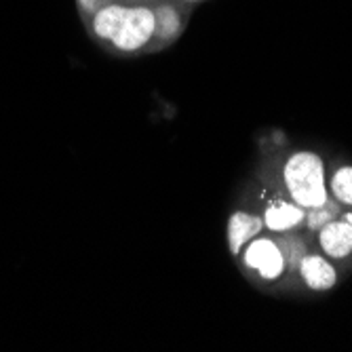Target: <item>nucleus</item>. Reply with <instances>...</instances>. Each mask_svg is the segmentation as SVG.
I'll return each instance as SVG.
<instances>
[{"instance_id": "obj_14", "label": "nucleus", "mask_w": 352, "mask_h": 352, "mask_svg": "<svg viewBox=\"0 0 352 352\" xmlns=\"http://www.w3.org/2000/svg\"><path fill=\"white\" fill-rule=\"evenodd\" d=\"M342 217L350 223V226H352V209H344V213H342Z\"/></svg>"}, {"instance_id": "obj_1", "label": "nucleus", "mask_w": 352, "mask_h": 352, "mask_svg": "<svg viewBox=\"0 0 352 352\" xmlns=\"http://www.w3.org/2000/svg\"><path fill=\"white\" fill-rule=\"evenodd\" d=\"M280 190L304 209H314L329 199L327 163L312 150H294L278 165Z\"/></svg>"}, {"instance_id": "obj_11", "label": "nucleus", "mask_w": 352, "mask_h": 352, "mask_svg": "<svg viewBox=\"0 0 352 352\" xmlns=\"http://www.w3.org/2000/svg\"><path fill=\"white\" fill-rule=\"evenodd\" d=\"M280 249H283V255H285V262H287V270H289V276H294L300 260L304 258V255L312 249L310 247V241L306 234L304 236V230H294V232H283V234H274Z\"/></svg>"}, {"instance_id": "obj_15", "label": "nucleus", "mask_w": 352, "mask_h": 352, "mask_svg": "<svg viewBox=\"0 0 352 352\" xmlns=\"http://www.w3.org/2000/svg\"><path fill=\"white\" fill-rule=\"evenodd\" d=\"M179 3H184V5H188V7H192V5H199V3H205V0H179Z\"/></svg>"}, {"instance_id": "obj_12", "label": "nucleus", "mask_w": 352, "mask_h": 352, "mask_svg": "<svg viewBox=\"0 0 352 352\" xmlns=\"http://www.w3.org/2000/svg\"><path fill=\"white\" fill-rule=\"evenodd\" d=\"M342 213H344V207L329 197L323 205H318L314 209H306V219H304V226L302 228H304L306 234L312 236L318 228H323L325 223H329L331 219L342 217Z\"/></svg>"}, {"instance_id": "obj_10", "label": "nucleus", "mask_w": 352, "mask_h": 352, "mask_svg": "<svg viewBox=\"0 0 352 352\" xmlns=\"http://www.w3.org/2000/svg\"><path fill=\"white\" fill-rule=\"evenodd\" d=\"M329 197L344 209H352V163H336L327 171Z\"/></svg>"}, {"instance_id": "obj_2", "label": "nucleus", "mask_w": 352, "mask_h": 352, "mask_svg": "<svg viewBox=\"0 0 352 352\" xmlns=\"http://www.w3.org/2000/svg\"><path fill=\"white\" fill-rule=\"evenodd\" d=\"M236 260H239L241 270L249 278H253L255 283H262L266 287L283 283L287 276H289L283 249H280L276 236L270 232H262L255 239H251L241 249Z\"/></svg>"}, {"instance_id": "obj_9", "label": "nucleus", "mask_w": 352, "mask_h": 352, "mask_svg": "<svg viewBox=\"0 0 352 352\" xmlns=\"http://www.w3.org/2000/svg\"><path fill=\"white\" fill-rule=\"evenodd\" d=\"M126 9H129V3H126V0H112V3L102 7L95 15H91L87 19V28L91 32V36L98 43L108 45L118 32Z\"/></svg>"}, {"instance_id": "obj_6", "label": "nucleus", "mask_w": 352, "mask_h": 352, "mask_svg": "<svg viewBox=\"0 0 352 352\" xmlns=\"http://www.w3.org/2000/svg\"><path fill=\"white\" fill-rule=\"evenodd\" d=\"M294 276H298L300 285L306 287V289L312 294L331 292L340 283V270H338L336 262L325 258V255L316 249H310L300 260Z\"/></svg>"}, {"instance_id": "obj_7", "label": "nucleus", "mask_w": 352, "mask_h": 352, "mask_svg": "<svg viewBox=\"0 0 352 352\" xmlns=\"http://www.w3.org/2000/svg\"><path fill=\"white\" fill-rule=\"evenodd\" d=\"M316 251H321L325 258L336 264L352 262V226L344 219H331L323 228H318L314 234Z\"/></svg>"}, {"instance_id": "obj_13", "label": "nucleus", "mask_w": 352, "mask_h": 352, "mask_svg": "<svg viewBox=\"0 0 352 352\" xmlns=\"http://www.w3.org/2000/svg\"><path fill=\"white\" fill-rule=\"evenodd\" d=\"M108 3H112V0H76V5H78V11L82 15V19L87 21L91 15L98 13L102 7H106Z\"/></svg>"}, {"instance_id": "obj_4", "label": "nucleus", "mask_w": 352, "mask_h": 352, "mask_svg": "<svg viewBox=\"0 0 352 352\" xmlns=\"http://www.w3.org/2000/svg\"><path fill=\"white\" fill-rule=\"evenodd\" d=\"M260 215L264 219V230L270 234H283V232H294L304 226L306 209L294 203L285 192L272 188V192L264 197Z\"/></svg>"}, {"instance_id": "obj_3", "label": "nucleus", "mask_w": 352, "mask_h": 352, "mask_svg": "<svg viewBox=\"0 0 352 352\" xmlns=\"http://www.w3.org/2000/svg\"><path fill=\"white\" fill-rule=\"evenodd\" d=\"M154 43V9L148 3H129L124 19L108 43V47L118 55H142L150 53Z\"/></svg>"}, {"instance_id": "obj_5", "label": "nucleus", "mask_w": 352, "mask_h": 352, "mask_svg": "<svg viewBox=\"0 0 352 352\" xmlns=\"http://www.w3.org/2000/svg\"><path fill=\"white\" fill-rule=\"evenodd\" d=\"M154 9V43L152 51L171 47L186 30L190 7L179 0H161L152 5Z\"/></svg>"}, {"instance_id": "obj_8", "label": "nucleus", "mask_w": 352, "mask_h": 352, "mask_svg": "<svg viewBox=\"0 0 352 352\" xmlns=\"http://www.w3.org/2000/svg\"><path fill=\"white\" fill-rule=\"evenodd\" d=\"M262 232L266 230H264V219L260 211L245 209V207L234 209L228 217V226H226V239H228V249L232 258H236L241 249Z\"/></svg>"}]
</instances>
